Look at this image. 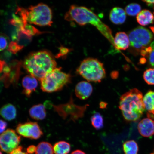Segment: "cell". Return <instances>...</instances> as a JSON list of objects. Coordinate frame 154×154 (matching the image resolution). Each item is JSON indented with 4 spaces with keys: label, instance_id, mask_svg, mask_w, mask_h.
I'll list each match as a JSON object with an SVG mask.
<instances>
[{
    "label": "cell",
    "instance_id": "20",
    "mask_svg": "<svg viewBox=\"0 0 154 154\" xmlns=\"http://www.w3.org/2000/svg\"><path fill=\"white\" fill-rule=\"evenodd\" d=\"M53 150L55 154H68L71 150L70 144L66 141H59L54 144Z\"/></svg>",
    "mask_w": 154,
    "mask_h": 154
},
{
    "label": "cell",
    "instance_id": "29",
    "mask_svg": "<svg viewBox=\"0 0 154 154\" xmlns=\"http://www.w3.org/2000/svg\"><path fill=\"white\" fill-rule=\"evenodd\" d=\"M7 126V123L5 121L0 120V134H1L5 131Z\"/></svg>",
    "mask_w": 154,
    "mask_h": 154
},
{
    "label": "cell",
    "instance_id": "22",
    "mask_svg": "<svg viewBox=\"0 0 154 154\" xmlns=\"http://www.w3.org/2000/svg\"><path fill=\"white\" fill-rule=\"evenodd\" d=\"M53 147L48 142H42L36 147V154H54Z\"/></svg>",
    "mask_w": 154,
    "mask_h": 154
},
{
    "label": "cell",
    "instance_id": "34",
    "mask_svg": "<svg viewBox=\"0 0 154 154\" xmlns=\"http://www.w3.org/2000/svg\"><path fill=\"white\" fill-rule=\"evenodd\" d=\"M148 6L152 7L154 5V1H143Z\"/></svg>",
    "mask_w": 154,
    "mask_h": 154
},
{
    "label": "cell",
    "instance_id": "11",
    "mask_svg": "<svg viewBox=\"0 0 154 154\" xmlns=\"http://www.w3.org/2000/svg\"><path fill=\"white\" fill-rule=\"evenodd\" d=\"M75 91L77 97L80 100H85L91 95L93 87L88 82L82 81L77 84Z\"/></svg>",
    "mask_w": 154,
    "mask_h": 154
},
{
    "label": "cell",
    "instance_id": "23",
    "mask_svg": "<svg viewBox=\"0 0 154 154\" xmlns=\"http://www.w3.org/2000/svg\"><path fill=\"white\" fill-rule=\"evenodd\" d=\"M92 126L97 130H100L103 128V119L100 113L96 112L92 116L91 118Z\"/></svg>",
    "mask_w": 154,
    "mask_h": 154
},
{
    "label": "cell",
    "instance_id": "4",
    "mask_svg": "<svg viewBox=\"0 0 154 154\" xmlns=\"http://www.w3.org/2000/svg\"><path fill=\"white\" fill-rule=\"evenodd\" d=\"M76 72L88 82H100L106 75L103 63L93 58L84 59L77 68Z\"/></svg>",
    "mask_w": 154,
    "mask_h": 154
},
{
    "label": "cell",
    "instance_id": "10",
    "mask_svg": "<svg viewBox=\"0 0 154 154\" xmlns=\"http://www.w3.org/2000/svg\"><path fill=\"white\" fill-rule=\"evenodd\" d=\"M17 132L23 137L37 140L43 135V132L36 122H28L19 124L16 128Z\"/></svg>",
    "mask_w": 154,
    "mask_h": 154
},
{
    "label": "cell",
    "instance_id": "24",
    "mask_svg": "<svg viewBox=\"0 0 154 154\" xmlns=\"http://www.w3.org/2000/svg\"><path fill=\"white\" fill-rule=\"evenodd\" d=\"M141 8L137 3H131L125 8V11L126 14L131 16L137 15L140 12Z\"/></svg>",
    "mask_w": 154,
    "mask_h": 154
},
{
    "label": "cell",
    "instance_id": "7",
    "mask_svg": "<svg viewBox=\"0 0 154 154\" xmlns=\"http://www.w3.org/2000/svg\"><path fill=\"white\" fill-rule=\"evenodd\" d=\"M129 51L134 55L140 53L142 49L149 47L153 38L152 34L148 29L138 27L129 33Z\"/></svg>",
    "mask_w": 154,
    "mask_h": 154
},
{
    "label": "cell",
    "instance_id": "1",
    "mask_svg": "<svg viewBox=\"0 0 154 154\" xmlns=\"http://www.w3.org/2000/svg\"><path fill=\"white\" fill-rule=\"evenodd\" d=\"M65 19L68 22H74L80 26L87 24L92 25L113 45V38L111 29L87 8L72 5L65 14Z\"/></svg>",
    "mask_w": 154,
    "mask_h": 154
},
{
    "label": "cell",
    "instance_id": "39",
    "mask_svg": "<svg viewBox=\"0 0 154 154\" xmlns=\"http://www.w3.org/2000/svg\"><path fill=\"white\" fill-rule=\"evenodd\" d=\"M151 154H154V153H151Z\"/></svg>",
    "mask_w": 154,
    "mask_h": 154
},
{
    "label": "cell",
    "instance_id": "2",
    "mask_svg": "<svg viewBox=\"0 0 154 154\" xmlns=\"http://www.w3.org/2000/svg\"><path fill=\"white\" fill-rule=\"evenodd\" d=\"M57 63L50 51L43 50L32 53L25 58L23 66L30 75L41 80L57 68Z\"/></svg>",
    "mask_w": 154,
    "mask_h": 154
},
{
    "label": "cell",
    "instance_id": "28",
    "mask_svg": "<svg viewBox=\"0 0 154 154\" xmlns=\"http://www.w3.org/2000/svg\"><path fill=\"white\" fill-rule=\"evenodd\" d=\"M150 46L152 48L151 51L146 57L148 59L150 65L154 68V41L150 44Z\"/></svg>",
    "mask_w": 154,
    "mask_h": 154
},
{
    "label": "cell",
    "instance_id": "8",
    "mask_svg": "<svg viewBox=\"0 0 154 154\" xmlns=\"http://www.w3.org/2000/svg\"><path fill=\"white\" fill-rule=\"evenodd\" d=\"M89 106L78 105L74 103L72 96L67 103L58 105H53L55 111L63 119H68L74 122L82 118Z\"/></svg>",
    "mask_w": 154,
    "mask_h": 154
},
{
    "label": "cell",
    "instance_id": "5",
    "mask_svg": "<svg viewBox=\"0 0 154 154\" xmlns=\"http://www.w3.org/2000/svg\"><path fill=\"white\" fill-rule=\"evenodd\" d=\"M61 69L60 67L55 68L40 80L42 91L48 93L60 91L71 82V75L63 72Z\"/></svg>",
    "mask_w": 154,
    "mask_h": 154
},
{
    "label": "cell",
    "instance_id": "15",
    "mask_svg": "<svg viewBox=\"0 0 154 154\" xmlns=\"http://www.w3.org/2000/svg\"><path fill=\"white\" fill-rule=\"evenodd\" d=\"M126 14L124 9L120 7H115L111 10L109 13V19L115 24H122L126 20Z\"/></svg>",
    "mask_w": 154,
    "mask_h": 154
},
{
    "label": "cell",
    "instance_id": "17",
    "mask_svg": "<svg viewBox=\"0 0 154 154\" xmlns=\"http://www.w3.org/2000/svg\"><path fill=\"white\" fill-rule=\"evenodd\" d=\"M31 117L36 120H42L45 118L47 113L45 106L42 104L32 106L29 110Z\"/></svg>",
    "mask_w": 154,
    "mask_h": 154
},
{
    "label": "cell",
    "instance_id": "18",
    "mask_svg": "<svg viewBox=\"0 0 154 154\" xmlns=\"http://www.w3.org/2000/svg\"><path fill=\"white\" fill-rule=\"evenodd\" d=\"M17 111L16 108L11 104L4 105L0 109V115L7 121H11L16 118Z\"/></svg>",
    "mask_w": 154,
    "mask_h": 154
},
{
    "label": "cell",
    "instance_id": "13",
    "mask_svg": "<svg viewBox=\"0 0 154 154\" xmlns=\"http://www.w3.org/2000/svg\"><path fill=\"white\" fill-rule=\"evenodd\" d=\"M23 93L27 97H30L31 94L35 91L38 86V82L36 78L32 75H26L22 80Z\"/></svg>",
    "mask_w": 154,
    "mask_h": 154
},
{
    "label": "cell",
    "instance_id": "25",
    "mask_svg": "<svg viewBox=\"0 0 154 154\" xmlns=\"http://www.w3.org/2000/svg\"><path fill=\"white\" fill-rule=\"evenodd\" d=\"M143 79L145 82L149 85H154V69H147L144 72Z\"/></svg>",
    "mask_w": 154,
    "mask_h": 154
},
{
    "label": "cell",
    "instance_id": "21",
    "mask_svg": "<svg viewBox=\"0 0 154 154\" xmlns=\"http://www.w3.org/2000/svg\"><path fill=\"white\" fill-rule=\"evenodd\" d=\"M123 148L125 154H138L139 149L137 143L133 140L125 142Z\"/></svg>",
    "mask_w": 154,
    "mask_h": 154
},
{
    "label": "cell",
    "instance_id": "14",
    "mask_svg": "<svg viewBox=\"0 0 154 154\" xmlns=\"http://www.w3.org/2000/svg\"><path fill=\"white\" fill-rule=\"evenodd\" d=\"M130 42L128 36L125 32H119L113 38V46L120 50H126L130 47Z\"/></svg>",
    "mask_w": 154,
    "mask_h": 154
},
{
    "label": "cell",
    "instance_id": "26",
    "mask_svg": "<svg viewBox=\"0 0 154 154\" xmlns=\"http://www.w3.org/2000/svg\"><path fill=\"white\" fill-rule=\"evenodd\" d=\"M23 47L24 46L20 45L16 42H11L9 44L8 50L11 53L15 54L21 51Z\"/></svg>",
    "mask_w": 154,
    "mask_h": 154
},
{
    "label": "cell",
    "instance_id": "40",
    "mask_svg": "<svg viewBox=\"0 0 154 154\" xmlns=\"http://www.w3.org/2000/svg\"><path fill=\"white\" fill-rule=\"evenodd\" d=\"M153 7H154L153 8H154V5Z\"/></svg>",
    "mask_w": 154,
    "mask_h": 154
},
{
    "label": "cell",
    "instance_id": "36",
    "mask_svg": "<svg viewBox=\"0 0 154 154\" xmlns=\"http://www.w3.org/2000/svg\"><path fill=\"white\" fill-rule=\"evenodd\" d=\"M71 154H86L83 151L80 150H76L72 152Z\"/></svg>",
    "mask_w": 154,
    "mask_h": 154
},
{
    "label": "cell",
    "instance_id": "33",
    "mask_svg": "<svg viewBox=\"0 0 154 154\" xmlns=\"http://www.w3.org/2000/svg\"><path fill=\"white\" fill-rule=\"evenodd\" d=\"M5 64V63L4 61L0 60V73L3 72Z\"/></svg>",
    "mask_w": 154,
    "mask_h": 154
},
{
    "label": "cell",
    "instance_id": "3",
    "mask_svg": "<svg viewBox=\"0 0 154 154\" xmlns=\"http://www.w3.org/2000/svg\"><path fill=\"white\" fill-rule=\"evenodd\" d=\"M143 96L137 88L131 89L121 96L119 108L125 120L135 121L139 120L145 110Z\"/></svg>",
    "mask_w": 154,
    "mask_h": 154
},
{
    "label": "cell",
    "instance_id": "30",
    "mask_svg": "<svg viewBox=\"0 0 154 154\" xmlns=\"http://www.w3.org/2000/svg\"><path fill=\"white\" fill-rule=\"evenodd\" d=\"M23 148L20 146L19 147L13 151L11 154H28L25 152L23 151Z\"/></svg>",
    "mask_w": 154,
    "mask_h": 154
},
{
    "label": "cell",
    "instance_id": "37",
    "mask_svg": "<svg viewBox=\"0 0 154 154\" xmlns=\"http://www.w3.org/2000/svg\"><path fill=\"white\" fill-rule=\"evenodd\" d=\"M149 28L154 34V26L150 27Z\"/></svg>",
    "mask_w": 154,
    "mask_h": 154
},
{
    "label": "cell",
    "instance_id": "38",
    "mask_svg": "<svg viewBox=\"0 0 154 154\" xmlns=\"http://www.w3.org/2000/svg\"><path fill=\"white\" fill-rule=\"evenodd\" d=\"M0 154H2V153L1 151H0Z\"/></svg>",
    "mask_w": 154,
    "mask_h": 154
},
{
    "label": "cell",
    "instance_id": "32",
    "mask_svg": "<svg viewBox=\"0 0 154 154\" xmlns=\"http://www.w3.org/2000/svg\"><path fill=\"white\" fill-rule=\"evenodd\" d=\"M67 51H68V50L66 48L63 47L60 48V53L57 55V57L63 56L66 54Z\"/></svg>",
    "mask_w": 154,
    "mask_h": 154
},
{
    "label": "cell",
    "instance_id": "35",
    "mask_svg": "<svg viewBox=\"0 0 154 154\" xmlns=\"http://www.w3.org/2000/svg\"><path fill=\"white\" fill-rule=\"evenodd\" d=\"M107 105V103L105 102H101L100 103V108L101 109H105L106 108Z\"/></svg>",
    "mask_w": 154,
    "mask_h": 154
},
{
    "label": "cell",
    "instance_id": "6",
    "mask_svg": "<svg viewBox=\"0 0 154 154\" xmlns=\"http://www.w3.org/2000/svg\"><path fill=\"white\" fill-rule=\"evenodd\" d=\"M27 22L39 26H51L53 23L51 10L47 5L39 3L26 9Z\"/></svg>",
    "mask_w": 154,
    "mask_h": 154
},
{
    "label": "cell",
    "instance_id": "9",
    "mask_svg": "<svg viewBox=\"0 0 154 154\" xmlns=\"http://www.w3.org/2000/svg\"><path fill=\"white\" fill-rule=\"evenodd\" d=\"M21 137L15 131L8 129L0 134V149L8 154H11L19 147Z\"/></svg>",
    "mask_w": 154,
    "mask_h": 154
},
{
    "label": "cell",
    "instance_id": "27",
    "mask_svg": "<svg viewBox=\"0 0 154 154\" xmlns=\"http://www.w3.org/2000/svg\"><path fill=\"white\" fill-rule=\"evenodd\" d=\"M9 39L5 34H0V51H2L9 45Z\"/></svg>",
    "mask_w": 154,
    "mask_h": 154
},
{
    "label": "cell",
    "instance_id": "19",
    "mask_svg": "<svg viewBox=\"0 0 154 154\" xmlns=\"http://www.w3.org/2000/svg\"><path fill=\"white\" fill-rule=\"evenodd\" d=\"M137 21L140 26H146L153 23L154 16L148 10L144 9L140 11L136 17Z\"/></svg>",
    "mask_w": 154,
    "mask_h": 154
},
{
    "label": "cell",
    "instance_id": "12",
    "mask_svg": "<svg viewBox=\"0 0 154 154\" xmlns=\"http://www.w3.org/2000/svg\"><path fill=\"white\" fill-rule=\"evenodd\" d=\"M140 134L145 137H151L154 134V121L151 118H144L138 125Z\"/></svg>",
    "mask_w": 154,
    "mask_h": 154
},
{
    "label": "cell",
    "instance_id": "31",
    "mask_svg": "<svg viewBox=\"0 0 154 154\" xmlns=\"http://www.w3.org/2000/svg\"><path fill=\"white\" fill-rule=\"evenodd\" d=\"M36 149V147L34 145H31L29 146L27 149L26 151L29 154H32L35 153Z\"/></svg>",
    "mask_w": 154,
    "mask_h": 154
},
{
    "label": "cell",
    "instance_id": "16",
    "mask_svg": "<svg viewBox=\"0 0 154 154\" xmlns=\"http://www.w3.org/2000/svg\"><path fill=\"white\" fill-rule=\"evenodd\" d=\"M143 102L148 117L154 118V91L147 92L143 97Z\"/></svg>",
    "mask_w": 154,
    "mask_h": 154
}]
</instances>
